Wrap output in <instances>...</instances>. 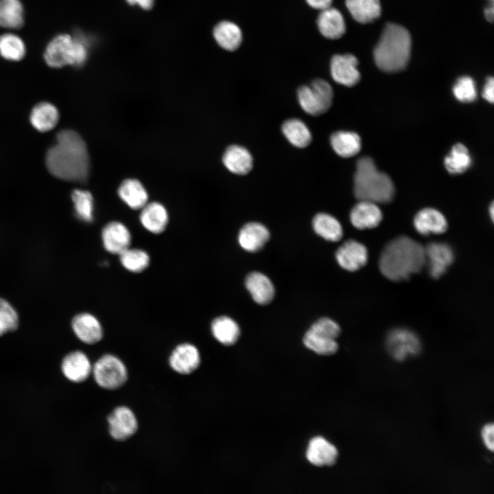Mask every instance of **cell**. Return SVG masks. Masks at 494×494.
Segmentation results:
<instances>
[{
	"label": "cell",
	"mask_w": 494,
	"mask_h": 494,
	"mask_svg": "<svg viewBox=\"0 0 494 494\" xmlns=\"http://www.w3.org/2000/svg\"><path fill=\"white\" fill-rule=\"evenodd\" d=\"M120 198L131 209H142L147 203L148 196L143 185L136 179H126L118 189Z\"/></svg>",
	"instance_id": "cell-27"
},
{
	"label": "cell",
	"mask_w": 494,
	"mask_h": 494,
	"mask_svg": "<svg viewBox=\"0 0 494 494\" xmlns=\"http://www.w3.org/2000/svg\"><path fill=\"white\" fill-rule=\"evenodd\" d=\"M368 254L366 246L355 241L348 240L336 252L338 264L344 270L353 272L366 265Z\"/></svg>",
	"instance_id": "cell-13"
},
{
	"label": "cell",
	"mask_w": 494,
	"mask_h": 494,
	"mask_svg": "<svg viewBox=\"0 0 494 494\" xmlns=\"http://www.w3.org/2000/svg\"><path fill=\"white\" fill-rule=\"evenodd\" d=\"M46 165L54 176L64 180H86L90 161L85 142L72 130H63L56 136V142L47 151Z\"/></svg>",
	"instance_id": "cell-1"
},
{
	"label": "cell",
	"mask_w": 494,
	"mask_h": 494,
	"mask_svg": "<svg viewBox=\"0 0 494 494\" xmlns=\"http://www.w3.org/2000/svg\"><path fill=\"white\" fill-rule=\"evenodd\" d=\"M302 109L311 115H320L330 108L333 96L331 86L322 79H316L309 85L301 86L297 91Z\"/></svg>",
	"instance_id": "cell-7"
},
{
	"label": "cell",
	"mask_w": 494,
	"mask_h": 494,
	"mask_svg": "<svg viewBox=\"0 0 494 494\" xmlns=\"http://www.w3.org/2000/svg\"><path fill=\"white\" fill-rule=\"evenodd\" d=\"M141 209L140 222L148 231L159 234L165 231L168 213L163 204L156 202L147 203Z\"/></svg>",
	"instance_id": "cell-24"
},
{
	"label": "cell",
	"mask_w": 494,
	"mask_h": 494,
	"mask_svg": "<svg viewBox=\"0 0 494 494\" xmlns=\"http://www.w3.org/2000/svg\"><path fill=\"white\" fill-rule=\"evenodd\" d=\"M411 51V37L403 27L394 23L386 25L374 49L377 67L384 72L395 73L408 64Z\"/></svg>",
	"instance_id": "cell-3"
},
{
	"label": "cell",
	"mask_w": 494,
	"mask_h": 494,
	"mask_svg": "<svg viewBox=\"0 0 494 494\" xmlns=\"http://www.w3.org/2000/svg\"><path fill=\"white\" fill-rule=\"evenodd\" d=\"M340 333V328L334 320L329 318H321L305 333L303 343L307 348L318 354L333 355L338 349L336 338Z\"/></svg>",
	"instance_id": "cell-6"
},
{
	"label": "cell",
	"mask_w": 494,
	"mask_h": 494,
	"mask_svg": "<svg viewBox=\"0 0 494 494\" xmlns=\"http://www.w3.org/2000/svg\"><path fill=\"white\" fill-rule=\"evenodd\" d=\"M425 264V248L412 239L401 236L390 242L379 259V268L387 279L400 281L419 272Z\"/></svg>",
	"instance_id": "cell-2"
},
{
	"label": "cell",
	"mask_w": 494,
	"mask_h": 494,
	"mask_svg": "<svg viewBox=\"0 0 494 494\" xmlns=\"http://www.w3.org/2000/svg\"><path fill=\"white\" fill-rule=\"evenodd\" d=\"M24 23V10L19 0H0V27L19 29Z\"/></svg>",
	"instance_id": "cell-33"
},
{
	"label": "cell",
	"mask_w": 494,
	"mask_h": 494,
	"mask_svg": "<svg viewBox=\"0 0 494 494\" xmlns=\"http://www.w3.org/2000/svg\"><path fill=\"white\" fill-rule=\"evenodd\" d=\"M351 222L357 229L373 228L382 220V213L376 203L360 200L351 209Z\"/></svg>",
	"instance_id": "cell-19"
},
{
	"label": "cell",
	"mask_w": 494,
	"mask_h": 494,
	"mask_svg": "<svg viewBox=\"0 0 494 494\" xmlns=\"http://www.w3.org/2000/svg\"><path fill=\"white\" fill-rule=\"evenodd\" d=\"M96 383L102 388L116 390L128 379L127 368L117 356L106 354L99 358L92 368Z\"/></svg>",
	"instance_id": "cell-8"
},
{
	"label": "cell",
	"mask_w": 494,
	"mask_h": 494,
	"mask_svg": "<svg viewBox=\"0 0 494 494\" xmlns=\"http://www.w3.org/2000/svg\"><path fill=\"white\" fill-rule=\"evenodd\" d=\"M493 14H494L493 4V2H491V4L490 5V6H488L486 8H485L484 16L488 21L493 22Z\"/></svg>",
	"instance_id": "cell-45"
},
{
	"label": "cell",
	"mask_w": 494,
	"mask_h": 494,
	"mask_svg": "<svg viewBox=\"0 0 494 494\" xmlns=\"http://www.w3.org/2000/svg\"><path fill=\"white\" fill-rule=\"evenodd\" d=\"M312 225L316 234L327 241L338 242L342 237L340 223L329 214L318 213L313 219Z\"/></svg>",
	"instance_id": "cell-32"
},
{
	"label": "cell",
	"mask_w": 494,
	"mask_h": 494,
	"mask_svg": "<svg viewBox=\"0 0 494 494\" xmlns=\"http://www.w3.org/2000/svg\"><path fill=\"white\" fill-rule=\"evenodd\" d=\"M490 1H493V0H490Z\"/></svg>",
	"instance_id": "cell-47"
},
{
	"label": "cell",
	"mask_w": 494,
	"mask_h": 494,
	"mask_svg": "<svg viewBox=\"0 0 494 494\" xmlns=\"http://www.w3.org/2000/svg\"><path fill=\"white\" fill-rule=\"evenodd\" d=\"M74 209L78 219L85 222L93 220V198L91 193L85 190L75 189L71 195Z\"/></svg>",
	"instance_id": "cell-38"
},
{
	"label": "cell",
	"mask_w": 494,
	"mask_h": 494,
	"mask_svg": "<svg viewBox=\"0 0 494 494\" xmlns=\"http://www.w3.org/2000/svg\"><path fill=\"white\" fill-rule=\"evenodd\" d=\"M211 329L213 337L226 346L234 344L240 334L237 323L226 316L215 318L211 322Z\"/></svg>",
	"instance_id": "cell-31"
},
{
	"label": "cell",
	"mask_w": 494,
	"mask_h": 494,
	"mask_svg": "<svg viewBox=\"0 0 494 494\" xmlns=\"http://www.w3.org/2000/svg\"><path fill=\"white\" fill-rule=\"evenodd\" d=\"M494 80L493 77L487 78L482 91V97L489 102L493 104L494 101L493 97Z\"/></svg>",
	"instance_id": "cell-42"
},
{
	"label": "cell",
	"mask_w": 494,
	"mask_h": 494,
	"mask_svg": "<svg viewBox=\"0 0 494 494\" xmlns=\"http://www.w3.org/2000/svg\"><path fill=\"white\" fill-rule=\"evenodd\" d=\"M414 226L421 235H430L445 233L447 228V222L444 215L438 210L425 208L415 215Z\"/></svg>",
	"instance_id": "cell-21"
},
{
	"label": "cell",
	"mask_w": 494,
	"mask_h": 494,
	"mask_svg": "<svg viewBox=\"0 0 494 494\" xmlns=\"http://www.w3.org/2000/svg\"><path fill=\"white\" fill-rule=\"evenodd\" d=\"M222 161L231 172L238 175L248 174L252 167V157L250 153L246 148L237 145L227 148Z\"/></svg>",
	"instance_id": "cell-25"
},
{
	"label": "cell",
	"mask_w": 494,
	"mask_h": 494,
	"mask_svg": "<svg viewBox=\"0 0 494 494\" xmlns=\"http://www.w3.org/2000/svg\"><path fill=\"white\" fill-rule=\"evenodd\" d=\"M472 160L467 148L462 143L453 146L445 158V166L451 174H461L471 165Z\"/></svg>",
	"instance_id": "cell-35"
},
{
	"label": "cell",
	"mask_w": 494,
	"mask_h": 494,
	"mask_svg": "<svg viewBox=\"0 0 494 494\" xmlns=\"http://www.w3.org/2000/svg\"><path fill=\"white\" fill-rule=\"evenodd\" d=\"M424 248L430 274L434 279L440 277L454 261L452 248L443 242H431Z\"/></svg>",
	"instance_id": "cell-12"
},
{
	"label": "cell",
	"mask_w": 494,
	"mask_h": 494,
	"mask_svg": "<svg viewBox=\"0 0 494 494\" xmlns=\"http://www.w3.org/2000/svg\"><path fill=\"white\" fill-rule=\"evenodd\" d=\"M386 346L390 355L399 361L415 355L421 350L418 336L412 331L403 328L390 331L386 338Z\"/></svg>",
	"instance_id": "cell-9"
},
{
	"label": "cell",
	"mask_w": 494,
	"mask_h": 494,
	"mask_svg": "<svg viewBox=\"0 0 494 494\" xmlns=\"http://www.w3.org/2000/svg\"><path fill=\"white\" fill-rule=\"evenodd\" d=\"M481 436L484 446L490 451L494 449V426L493 423H487L482 429Z\"/></svg>",
	"instance_id": "cell-41"
},
{
	"label": "cell",
	"mask_w": 494,
	"mask_h": 494,
	"mask_svg": "<svg viewBox=\"0 0 494 494\" xmlns=\"http://www.w3.org/2000/svg\"><path fill=\"white\" fill-rule=\"evenodd\" d=\"M25 45L17 35L7 33L0 36V55L12 61L21 60L25 54Z\"/></svg>",
	"instance_id": "cell-36"
},
{
	"label": "cell",
	"mask_w": 494,
	"mask_h": 494,
	"mask_svg": "<svg viewBox=\"0 0 494 494\" xmlns=\"http://www.w3.org/2000/svg\"><path fill=\"white\" fill-rule=\"evenodd\" d=\"M126 2L131 5H138L141 8L148 10H150L154 4L155 0H126Z\"/></svg>",
	"instance_id": "cell-44"
},
{
	"label": "cell",
	"mask_w": 494,
	"mask_h": 494,
	"mask_svg": "<svg viewBox=\"0 0 494 494\" xmlns=\"http://www.w3.org/2000/svg\"><path fill=\"white\" fill-rule=\"evenodd\" d=\"M316 23L320 33L328 39L340 38L346 31L343 15L331 6L320 10Z\"/></svg>",
	"instance_id": "cell-18"
},
{
	"label": "cell",
	"mask_w": 494,
	"mask_h": 494,
	"mask_svg": "<svg viewBox=\"0 0 494 494\" xmlns=\"http://www.w3.org/2000/svg\"><path fill=\"white\" fill-rule=\"evenodd\" d=\"M131 234L121 222L113 221L104 226L102 231L104 248L112 254L119 255L128 248L131 243Z\"/></svg>",
	"instance_id": "cell-15"
},
{
	"label": "cell",
	"mask_w": 494,
	"mask_h": 494,
	"mask_svg": "<svg viewBox=\"0 0 494 494\" xmlns=\"http://www.w3.org/2000/svg\"><path fill=\"white\" fill-rule=\"evenodd\" d=\"M346 6L352 17L358 23H368L379 17V0H345Z\"/></svg>",
	"instance_id": "cell-29"
},
{
	"label": "cell",
	"mask_w": 494,
	"mask_h": 494,
	"mask_svg": "<svg viewBox=\"0 0 494 494\" xmlns=\"http://www.w3.org/2000/svg\"><path fill=\"white\" fill-rule=\"evenodd\" d=\"M123 267L127 270L139 273L145 270L150 264V256L143 250L129 247L119 255Z\"/></svg>",
	"instance_id": "cell-37"
},
{
	"label": "cell",
	"mask_w": 494,
	"mask_h": 494,
	"mask_svg": "<svg viewBox=\"0 0 494 494\" xmlns=\"http://www.w3.org/2000/svg\"><path fill=\"white\" fill-rule=\"evenodd\" d=\"M395 189L390 177L379 172L372 158H360L354 176V193L360 200L387 203L393 198Z\"/></svg>",
	"instance_id": "cell-4"
},
{
	"label": "cell",
	"mask_w": 494,
	"mask_h": 494,
	"mask_svg": "<svg viewBox=\"0 0 494 494\" xmlns=\"http://www.w3.org/2000/svg\"><path fill=\"white\" fill-rule=\"evenodd\" d=\"M245 285L253 300L259 305L270 303L274 296V287L265 274L253 272L246 278Z\"/></svg>",
	"instance_id": "cell-23"
},
{
	"label": "cell",
	"mask_w": 494,
	"mask_h": 494,
	"mask_svg": "<svg viewBox=\"0 0 494 494\" xmlns=\"http://www.w3.org/2000/svg\"><path fill=\"white\" fill-rule=\"evenodd\" d=\"M213 35L220 47L230 51L237 49L243 39L240 27L230 21H222L216 24Z\"/></svg>",
	"instance_id": "cell-26"
},
{
	"label": "cell",
	"mask_w": 494,
	"mask_h": 494,
	"mask_svg": "<svg viewBox=\"0 0 494 494\" xmlns=\"http://www.w3.org/2000/svg\"><path fill=\"white\" fill-rule=\"evenodd\" d=\"M71 327L76 336L86 344H95L103 337L101 323L89 313H80L75 316L71 321Z\"/></svg>",
	"instance_id": "cell-16"
},
{
	"label": "cell",
	"mask_w": 494,
	"mask_h": 494,
	"mask_svg": "<svg viewBox=\"0 0 494 494\" xmlns=\"http://www.w3.org/2000/svg\"><path fill=\"white\" fill-rule=\"evenodd\" d=\"M338 456L336 447L325 438L320 436L310 440L306 452L308 461L318 467L334 464Z\"/></svg>",
	"instance_id": "cell-20"
},
{
	"label": "cell",
	"mask_w": 494,
	"mask_h": 494,
	"mask_svg": "<svg viewBox=\"0 0 494 494\" xmlns=\"http://www.w3.org/2000/svg\"><path fill=\"white\" fill-rule=\"evenodd\" d=\"M269 238V231L264 225L258 222H250L239 231L238 242L244 250L255 252L260 250Z\"/></svg>",
	"instance_id": "cell-22"
},
{
	"label": "cell",
	"mask_w": 494,
	"mask_h": 494,
	"mask_svg": "<svg viewBox=\"0 0 494 494\" xmlns=\"http://www.w3.org/2000/svg\"><path fill=\"white\" fill-rule=\"evenodd\" d=\"M89 43L82 35L62 34L54 37L47 45L44 58L51 67L66 65L82 66L87 60Z\"/></svg>",
	"instance_id": "cell-5"
},
{
	"label": "cell",
	"mask_w": 494,
	"mask_h": 494,
	"mask_svg": "<svg viewBox=\"0 0 494 494\" xmlns=\"http://www.w3.org/2000/svg\"><path fill=\"white\" fill-rule=\"evenodd\" d=\"M332 148L339 156L348 158L357 154L362 147L360 136L353 132L338 131L330 138Z\"/></svg>",
	"instance_id": "cell-30"
},
{
	"label": "cell",
	"mask_w": 494,
	"mask_h": 494,
	"mask_svg": "<svg viewBox=\"0 0 494 494\" xmlns=\"http://www.w3.org/2000/svg\"><path fill=\"white\" fill-rule=\"evenodd\" d=\"M282 132L294 146L303 148L311 141V134L307 125L298 119L286 120L282 125Z\"/></svg>",
	"instance_id": "cell-34"
},
{
	"label": "cell",
	"mask_w": 494,
	"mask_h": 494,
	"mask_svg": "<svg viewBox=\"0 0 494 494\" xmlns=\"http://www.w3.org/2000/svg\"><path fill=\"white\" fill-rule=\"evenodd\" d=\"M30 119L32 125L37 130L47 132L53 129L57 124L59 120V113L52 104L41 102L33 108Z\"/></svg>",
	"instance_id": "cell-28"
},
{
	"label": "cell",
	"mask_w": 494,
	"mask_h": 494,
	"mask_svg": "<svg viewBox=\"0 0 494 494\" xmlns=\"http://www.w3.org/2000/svg\"><path fill=\"white\" fill-rule=\"evenodd\" d=\"M456 98L461 102H471L476 99L477 91L473 80L469 76L458 79L453 87Z\"/></svg>",
	"instance_id": "cell-39"
},
{
	"label": "cell",
	"mask_w": 494,
	"mask_h": 494,
	"mask_svg": "<svg viewBox=\"0 0 494 494\" xmlns=\"http://www.w3.org/2000/svg\"><path fill=\"white\" fill-rule=\"evenodd\" d=\"M357 65L358 60L353 54L334 55L330 62L331 75L337 83L346 86H353L360 79Z\"/></svg>",
	"instance_id": "cell-11"
},
{
	"label": "cell",
	"mask_w": 494,
	"mask_h": 494,
	"mask_svg": "<svg viewBox=\"0 0 494 494\" xmlns=\"http://www.w3.org/2000/svg\"><path fill=\"white\" fill-rule=\"evenodd\" d=\"M305 1L312 8L320 11L330 7L333 0H305Z\"/></svg>",
	"instance_id": "cell-43"
},
{
	"label": "cell",
	"mask_w": 494,
	"mask_h": 494,
	"mask_svg": "<svg viewBox=\"0 0 494 494\" xmlns=\"http://www.w3.org/2000/svg\"><path fill=\"white\" fill-rule=\"evenodd\" d=\"M92 368L86 355L80 351L67 355L61 364V370L64 377L75 383L85 381L91 373Z\"/></svg>",
	"instance_id": "cell-17"
},
{
	"label": "cell",
	"mask_w": 494,
	"mask_h": 494,
	"mask_svg": "<svg viewBox=\"0 0 494 494\" xmlns=\"http://www.w3.org/2000/svg\"><path fill=\"white\" fill-rule=\"evenodd\" d=\"M19 323L16 311L5 299L0 298V336L15 330Z\"/></svg>",
	"instance_id": "cell-40"
},
{
	"label": "cell",
	"mask_w": 494,
	"mask_h": 494,
	"mask_svg": "<svg viewBox=\"0 0 494 494\" xmlns=\"http://www.w3.org/2000/svg\"><path fill=\"white\" fill-rule=\"evenodd\" d=\"M107 422L110 435L118 441L130 438L138 430L137 417L126 406L115 408L107 417Z\"/></svg>",
	"instance_id": "cell-10"
},
{
	"label": "cell",
	"mask_w": 494,
	"mask_h": 494,
	"mask_svg": "<svg viewBox=\"0 0 494 494\" xmlns=\"http://www.w3.org/2000/svg\"><path fill=\"white\" fill-rule=\"evenodd\" d=\"M490 215H491V219L493 220V215H494V207H493V203H492L491 205L490 206Z\"/></svg>",
	"instance_id": "cell-46"
},
{
	"label": "cell",
	"mask_w": 494,
	"mask_h": 494,
	"mask_svg": "<svg viewBox=\"0 0 494 494\" xmlns=\"http://www.w3.org/2000/svg\"><path fill=\"white\" fill-rule=\"evenodd\" d=\"M169 364L170 367L179 374L192 373L200 364L199 351L192 344H180L172 351L169 358Z\"/></svg>",
	"instance_id": "cell-14"
}]
</instances>
